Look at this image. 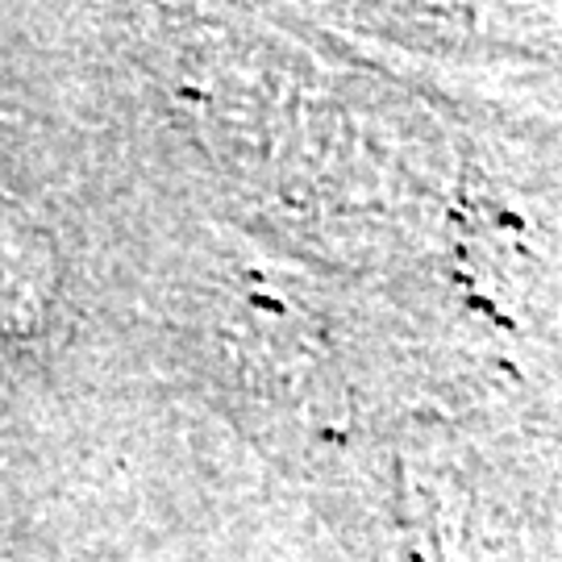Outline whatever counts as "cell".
<instances>
[{
  "mask_svg": "<svg viewBox=\"0 0 562 562\" xmlns=\"http://www.w3.org/2000/svg\"><path fill=\"white\" fill-rule=\"evenodd\" d=\"M50 246L30 229V225L0 209V267H9L21 280H34L50 288ZM46 301H38L34 292H25L18 280H9L0 271V325L4 329H25V317L38 322V313Z\"/></svg>",
  "mask_w": 562,
  "mask_h": 562,
  "instance_id": "6da1fadb",
  "label": "cell"
}]
</instances>
